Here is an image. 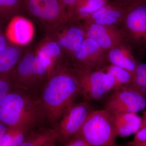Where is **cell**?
<instances>
[{
  "label": "cell",
  "instance_id": "obj_1",
  "mask_svg": "<svg viewBox=\"0 0 146 146\" xmlns=\"http://www.w3.org/2000/svg\"><path fill=\"white\" fill-rule=\"evenodd\" d=\"M79 93V83L72 68L66 63L58 65L44 84L38 99L44 119L57 123Z\"/></svg>",
  "mask_w": 146,
  "mask_h": 146
},
{
  "label": "cell",
  "instance_id": "obj_2",
  "mask_svg": "<svg viewBox=\"0 0 146 146\" xmlns=\"http://www.w3.org/2000/svg\"><path fill=\"white\" fill-rule=\"evenodd\" d=\"M44 119L38 99L14 89L0 101V122L8 127L31 130Z\"/></svg>",
  "mask_w": 146,
  "mask_h": 146
},
{
  "label": "cell",
  "instance_id": "obj_3",
  "mask_svg": "<svg viewBox=\"0 0 146 146\" xmlns=\"http://www.w3.org/2000/svg\"><path fill=\"white\" fill-rule=\"evenodd\" d=\"M50 61L35 50H25L12 70L15 89L29 91L44 84L54 71Z\"/></svg>",
  "mask_w": 146,
  "mask_h": 146
},
{
  "label": "cell",
  "instance_id": "obj_4",
  "mask_svg": "<svg viewBox=\"0 0 146 146\" xmlns=\"http://www.w3.org/2000/svg\"><path fill=\"white\" fill-rule=\"evenodd\" d=\"M78 133L91 146H118L112 116L104 109L93 110Z\"/></svg>",
  "mask_w": 146,
  "mask_h": 146
},
{
  "label": "cell",
  "instance_id": "obj_5",
  "mask_svg": "<svg viewBox=\"0 0 146 146\" xmlns=\"http://www.w3.org/2000/svg\"><path fill=\"white\" fill-rule=\"evenodd\" d=\"M72 68L78 80L80 93L87 101L102 99L116 90L114 78L103 68Z\"/></svg>",
  "mask_w": 146,
  "mask_h": 146
},
{
  "label": "cell",
  "instance_id": "obj_6",
  "mask_svg": "<svg viewBox=\"0 0 146 146\" xmlns=\"http://www.w3.org/2000/svg\"><path fill=\"white\" fill-rule=\"evenodd\" d=\"M121 23V31L130 46L143 50L146 47V2L128 5Z\"/></svg>",
  "mask_w": 146,
  "mask_h": 146
},
{
  "label": "cell",
  "instance_id": "obj_7",
  "mask_svg": "<svg viewBox=\"0 0 146 146\" xmlns=\"http://www.w3.org/2000/svg\"><path fill=\"white\" fill-rule=\"evenodd\" d=\"M46 32V36L56 42L60 47L66 61L86 38L82 24L68 19L47 30Z\"/></svg>",
  "mask_w": 146,
  "mask_h": 146
},
{
  "label": "cell",
  "instance_id": "obj_8",
  "mask_svg": "<svg viewBox=\"0 0 146 146\" xmlns=\"http://www.w3.org/2000/svg\"><path fill=\"white\" fill-rule=\"evenodd\" d=\"M27 14L46 30L68 18L58 0H24Z\"/></svg>",
  "mask_w": 146,
  "mask_h": 146
},
{
  "label": "cell",
  "instance_id": "obj_9",
  "mask_svg": "<svg viewBox=\"0 0 146 146\" xmlns=\"http://www.w3.org/2000/svg\"><path fill=\"white\" fill-rule=\"evenodd\" d=\"M93 110L88 102L74 104L57 122V126L54 128L57 140L65 144L78 133Z\"/></svg>",
  "mask_w": 146,
  "mask_h": 146
},
{
  "label": "cell",
  "instance_id": "obj_10",
  "mask_svg": "<svg viewBox=\"0 0 146 146\" xmlns=\"http://www.w3.org/2000/svg\"><path fill=\"white\" fill-rule=\"evenodd\" d=\"M146 108V96L128 88L115 90L106 102L104 109L111 115L137 113Z\"/></svg>",
  "mask_w": 146,
  "mask_h": 146
},
{
  "label": "cell",
  "instance_id": "obj_11",
  "mask_svg": "<svg viewBox=\"0 0 146 146\" xmlns=\"http://www.w3.org/2000/svg\"><path fill=\"white\" fill-rule=\"evenodd\" d=\"M104 52L94 40L86 37L66 63L73 68H102L107 64Z\"/></svg>",
  "mask_w": 146,
  "mask_h": 146
},
{
  "label": "cell",
  "instance_id": "obj_12",
  "mask_svg": "<svg viewBox=\"0 0 146 146\" xmlns=\"http://www.w3.org/2000/svg\"><path fill=\"white\" fill-rule=\"evenodd\" d=\"M82 25L86 37L94 40L104 51L108 52L120 44L124 36L121 31L115 29V26H105L87 22H84Z\"/></svg>",
  "mask_w": 146,
  "mask_h": 146
},
{
  "label": "cell",
  "instance_id": "obj_13",
  "mask_svg": "<svg viewBox=\"0 0 146 146\" xmlns=\"http://www.w3.org/2000/svg\"><path fill=\"white\" fill-rule=\"evenodd\" d=\"M34 33V26L31 21L24 16H18L9 22L5 34L9 42L23 47L31 42Z\"/></svg>",
  "mask_w": 146,
  "mask_h": 146
},
{
  "label": "cell",
  "instance_id": "obj_14",
  "mask_svg": "<svg viewBox=\"0 0 146 146\" xmlns=\"http://www.w3.org/2000/svg\"><path fill=\"white\" fill-rule=\"evenodd\" d=\"M128 5L110 1L83 21L105 26H115L119 23H121Z\"/></svg>",
  "mask_w": 146,
  "mask_h": 146
},
{
  "label": "cell",
  "instance_id": "obj_15",
  "mask_svg": "<svg viewBox=\"0 0 146 146\" xmlns=\"http://www.w3.org/2000/svg\"><path fill=\"white\" fill-rule=\"evenodd\" d=\"M111 116L117 135L120 137L136 134L141 127L142 118L136 113L126 112Z\"/></svg>",
  "mask_w": 146,
  "mask_h": 146
},
{
  "label": "cell",
  "instance_id": "obj_16",
  "mask_svg": "<svg viewBox=\"0 0 146 146\" xmlns=\"http://www.w3.org/2000/svg\"><path fill=\"white\" fill-rule=\"evenodd\" d=\"M109 0H78L68 12V18L81 22L107 4Z\"/></svg>",
  "mask_w": 146,
  "mask_h": 146
},
{
  "label": "cell",
  "instance_id": "obj_17",
  "mask_svg": "<svg viewBox=\"0 0 146 146\" xmlns=\"http://www.w3.org/2000/svg\"><path fill=\"white\" fill-rule=\"evenodd\" d=\"M108 52L106 56V60L110 64L123 68L133 74H134L138 65L130 50L123 47L120 43Z\"/></svg>",
  "mask_w": 146,
  "mask_h": 146
},
{
  "label": "cell",
  "instance_id": "obj_18",
  "mask_svg": "<svg viewBox=\"0 0 146 146\" xmlns=\"http://www.w3.org/2000/svg\"><path fill=\"white\" fill-rule=\"evenodd\" d=\"M25 50L22 46L9 42L7 46L0 51V74L13 70Z\"/></svg>",
  "mask_w": 146,
  "mask_h": 146
},
{
  "label": "cell",
  "instance_id": "obj_19",
  "mask_svg": "<svg viewBox=\"0 0 146 146\" xmlns=\"http://www.w3.org/2000/svg\"><path fill=\"white\" fill-rule=\"evenodd\" d=\"M35 50L37 53L51 60L56 66H58L66 61L58 44L46 36L40 42Z\"/></svg>",
  "mask_w": 146,
  "mask_h": 146
},
{
  "label": "cell",
  "instance_id": "obj_20",
  "mask_svg": "<svg viewBox=\"0 0 146 146\" xmlns=\"http://www.w3.org/2000/svg\"><path fill=\"white\" fill-rule=\"evenodd\" d=\"M27 14L24 0H0V18L9 23L15 16Z\"/></svg>",
  "mask_w": 146,
  "mask_h": 146
},
{
  "label": "cell",
  "instance_id": "obj_21",
  "mask_svg": "<svg viewBox=\"0 0 146 146\" xmlns=\"http://www.w3.org/2000/svg\"><path fill=\"white\" fill-rule=\"evenodd\" d=\"M57 140L54 129H41L30 131L21 146H44L51 141Z\"/></svg>",
  "mask_w": 146,
  "mask_h": 146
},
{
  "label": "cell",
  "instance_id": "obj_22",
  "mask_svg": "<svg viewBox=\"0 0 146 146\" xmlns=\"http://www.w3.org/2000/svg\"><path fill=\"white\" fill-rule=\"evenodd\" d=\"M102 68L114 78L116 90L128 88L132 83L133 74L126 70L111 64H107Z\"/></svg>",
  "mask_w": 146,
  "mask_h": 146
},
{
  "label": "cell",
  "instance_id": "obj_23",
  "mask_svg": "<svg viewBox=\"0 0 146 146\" xmlns=\"http://www.w3.org/2000/svg\"><path fill=\"white\" fill-rule=\"evenodd\" d=\"M128 88L146 96V64L137 65L132 83Z\"/></svg>",
  "mask_w": 146,
  "mask_h": 146
},
{
  "label": "cell",
  "instance_id": "obj_24",
  "mask_svg": "<svg viewBox=\"0 0 146 146\" xmlns=\"http://www.w3.org/2000/svg\"><path fill=\"white\" fill-rule=\"evenodd\" d=\"M12 70L0 74V101L15 89Z\"/></svg>",
  "mask_w": 146,
  "mask_h": 146
},
{
  "label": "cell",
  "instance_id": "obj_25",
  "mask_svg": "<svg viewBox=\"0 0 146 146\" xmlns=\"http://www.w3.org/2000/svg\"><path fill=\"white\" fill-rule=\"evenodd\" d=\"M31 130L27 129L17 128L12 138L11 146H21Z\"/></svg>",
  "mask_w": 146,
  "mask_h": 146
},
{
  "label": "cell",
  "instance_id": "obj_26",
  "mask_svg": "<svg viewBox=\"0 0 146 146\" xmlns=\"http://www.w3.org/2000/svg\"><path fill=\"white\" fill-rule=\"evenodd\" d=\"M133 141L136 142L146 141V111H144L142 123L139 130L136 133Z\"/></svg>",
  "mask_w": 146,
  "mask_h": 146
},
{
  "label": "cell",
  "instance_id": "obj_27",
  "mask_svg": "<svg viewBox=\"0 0 146 146\" xmlns=\"http://www.w3.org/2000/svg\"><path fill=\"white\" fill-rule=\"evenodd\" d=\"M64 146H91L78 133L71 138Z\"/></svg>",
  "mask_w": 146,
  "mask_h": 146
},
{
  "label": "cell",
  "instance_id": "obj_28",
  "mask_svg": "<svg viewBox=\"0 0 146 146\" xmlns=\"http://www.w3.org/2000/svg\"><path fill=\"white\" fill-rule=\"evenodd\" d=\"M17 128L8 127L7 131L4 136L1 146H11L12 138Z\"/></svg>",
  "mask_w": 146,
  "mask_h": 146
},
{
  "label": "cell",
  "instance_id": "obj_29",
  "mask_svg": "<svg viewBox=\"0 0 146 146\" xmlns=\"http://www.w3.org/2000/svg\"><path fill=\"white\" fill-rule=\"evenodd\" d=\"M58 1L67 12V15H68V11L78 0H58Z\"/></svg>",
  "mask_w": 146,
  "mask_h": 146
},
{
  "label": "cell",
  "instance_id": "obj_30",
  "mask_svg": "<svg viewBox=\"0 0 146 146\" xmlns=\"http://www.w3.org/2000/svg\"><path fill=\"white\" fill-rule=\"evenodd\" d=\"M5 34L0 29V51L3 49L9 43Z\"/></svg>",
  "mask_w": 146,
  "mask_h": 146
},
{
  "label": "cell",
  "instance_id": "obj_31",
  "mask_svg": "<svg viewBox=\"0 0 146 146\" xmlns=\"http://www.w3.org/2000/svg\"><path fill=\"white\" fill-rule=\"evenodd\" d=\"M7 129H8V127L7 126L0 122V146L4 136L5 135L7 131Z\"/></svg>",
  "mask_w": 146,
  "mask_h": 146
},
{
  "label": "cell",
  "instance_id": "obj_32",
  "mask_svg": "<svg viewBox=\"0 0 146 146\" xmlns=\"http://www.w3.org/2000/svg\"><path fill=\"white\" fill-rule=\"evenodd\" d=\"M110 1L123 5H130L137 3V0H110Z\"/></svg>",
  "mask_w": 146,
  "mask_h": 146
},
{
  "label": "cell",
  "instance_id": "obj_33",
  "mask_svg": "<svg viewBox=\"0 0 146 146\" xmlns=\"http://www.w3.org/2000/svg\"><path fill=\"white\" fill-rule=\"evenodd\" d=\"M126 146H146V141L143 142H136L134 141L128 143Z\"/></svg>",
  "mask_w": 146,
  "mask_h": 146
},
{
  "label": "cell",
  "instance_id": "obj_34",
  "mask_svg": "<svg viewBox=\"0 0 146 146\" xmlns=\"http://www.w3.org/2000/svg\"><path fill=\"white\" fill-rule=\"evenodd\" d=\"M55 142V141H51V142H49V143L45 144L44 146H56Z\"/></svg>",
  "mask_w": 146,
  "mask_h": 146
},
{
  "label": "cell",
  "instance_id": "obj_35",
  "mask_svg": "<svg viewBox=\"0 0 146 146\" xmlns=\"http://www.w3.org/2000/svg\"><path fill=\"white\" fill-rule=\"evenodd\" d=\"M4 23H5L0 18V29H1V27L2 25Z\"/></svg>",
  "mask_w": 146,
  "mask_h": 146
},
{
  "label": "cell",
  "instance_id": "obj_36",
  "mask_svg": "<svg viewBox=\"0 0 146 146\" xmlns=\"http://www.w3.org/2000/svg\"><path fill=\"white\" fill-rule=\"evenodd\" d=\"M137 3L144 2H146V0H137Z\"/></svg>",
  "mask_w": 146,
  "mask_h": 146
}]
</instances>
